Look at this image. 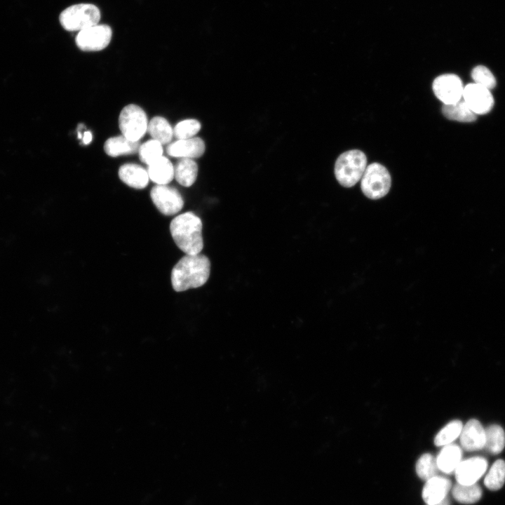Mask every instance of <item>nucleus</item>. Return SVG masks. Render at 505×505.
Returning <instances> with one entry per match:
<instances>
[{
	"label": "nucleus",
	"mask_w": 505,
	"mask_h": 505,
	"mask_svg": "<svg viewBox=\"0 0 505 505\" xmlns=\"http://www.w3.org/2000/svg\"><path fill=\"white\" fill-rule=\"evenodd\" d=\"M210 273V262L201 254L183 256L173 267L171 283L174 290L182 292L203 285Z\"/></svg>",
	"instance_id": "1"
},
{
	"label": "nucleus",
	"mask_w": 505,
	"mask_h": 505,
	"mask_svg": "<svg viewBox=\"0 0 505 505\" xmlns=\"http://www.w3.org/2000/svg\"><path fill=\"white\" fill-rule=\"evenodd\" d=\"M201 220L192 212L176 216L170 224V234L177 246L188 255L199 254L203 248Z\"/></svg>",
	"instance_id": "2"
},
{
	"label": "nucleus",
	"mask_w": 505,
	"mask_h": 505,
	"mask_svg": "<svg viewBox=\"0 0 505 505\" xmlns=\"http://www.w3.org/2000/svg\"><path fill=\"white\" fill-rule=\"evenodd\" d=\"M366 165L367 158L362 151H346L340 154L335 162V177L342 186L351 187L361 179Z\"/></svg>",
	"instance_id": "3"
},
{
	"label": "nucleus",
	"mask_w": 505,
	"mask_h": 505,
	"mask_svg": "<svg viewBox=\"0 0 505 505\" xmlns=\"http://www.w3.org/2000/svg\"><path fill=\"white\" fill-rule=\"evenodd\" d=\"M59 19L65 29L69 32H80L98 24L100 12L93 4H79L70 6L62 11Z\"/></svg>",
	"instance_id": "4"
},
{
	"label": "nucleus",
	"mask_w": 505,
	"mask_h": 505,
	"mask_svg": "<svg viewBox=\"0 0 505 505\" xmlns=\"http://www.w3.org/2000/svg\"><path fill=\"white\" fill-rule=\"evenodd\" d=\"M361 180L363 193L373 200L386 195L391 185V178L388 170L379 163L368 165Z\"/></svg>",
	"instance_id": "5"
},
{
	"label": "nucleus",
	"mask_w": 505,
	"mask_h": 505,
	"mask_svg": "<svg viewBox=\"0 0 505 505\" xmlns=\"http://www.w3.org/2000/svg\"><path fill=\"white\" fill-rule=\"evenodd\" d=\"M122 135L132 141H139L147 131V117L144 111L136 105L123 108L119 117Z\"/></svg>",
	"instance_id": "6"
},
{
	"label": "nucleus",
	"mask_w": 505,
	"mask_h": 505,
	"mask_svg": "<svg viewBox=\"0 0 505 505\" xmlns=\"http://www.w3.org/2000/svg\"><path fill=\"white\" fill-rule=\"evenodd\" d=\"M112 36L111 27L107 25H95L77 34L75 42L83 51H98L105 48Z\"/></svg>",
	"instance_id": "7"
},
{
	"label": "nucleus",
	"mask_w": 505,
	"mask_h": 505,
	"mask_svg": "<svg viewBox=\"0 0 505 505\" xmlns=\"http://www.w3.org/2000/svg\"><path fill=\"white\" fill-rule=\"evenodd\" d=\"M151 198L161 213L173 215L180 212L184 201L177 189L168 185L156 184L150 191Z\"/></svg>",
	"instance_id": "8"
},
{
	"label": "nucleus",
	"mask_w": 505,
	"mask_h": 505,
	"mask_svg": "<svg viewBox=\"0 0 505 505\" xmlns=\"http://www.w3.org/2000/svg\"><path fill=\"white\" fill-rule=\"evenodd\" d=\"M435 95L444 105H450L461 100L464 87L461 79L453 74H442L436 77L432 84Z\"/></svg>",
	"instance_id": "9"
},
{
	"label": "nucleus",
	"mask_w": 505,
	"mask_h": 505,
	"mask_svg": "<svg viewBox=\"0 0 505 505\" xmlns=\"http://www.w3.org/2000/svg\"><path fill=\"white\" fill-rule=\"evenodd\" d=\"M462 97L476 114L488 113L494 105V99L490 90L475 83H469L464 88Z\"/></svg>",
	"instance_id": "10"
},
{
	"label": "nucleus",
	"mask_w": 505,
	"mask_h": 505,
	"mask_svg": "<svg viewBox=\"0 0 505 505\" xmlns=\"http://www.w3.org/2000/svg\"><path fill=\"white\" fill-rule=\"evenodd\" d=\"M487 462L485 458L474 457L461 461L454 471L458 483L463 485L475 484L485 473Z\"/></svg>",
	"instance_id": "11"
},
{
	"label": "nucleus",
	"mask_w": 505,
	"mask_h": 505,
	"mask_svg": "<svg viewBox=\"0 0 505 505\" xmlns=\"http://www.w3.org/2000/svg\"><path fill=\"white\" fill-rule=\"evenodd\" d=\"M203 140L199 137L178 140L166 148L167 154L173 157L182 159L198 158L205 152Z\"/></svg>",
	"instance_id": "12"
},
{
	"label": "nucleus",
	"mask_w": 505,
	"mask_h": 505,
	"mask_svg": "<svg viewBox=\"0 0 505 505\" xmlns=\"http://www.w3.org/2000/svg\"><path fill=\"white\" fill-rule=\"evenodd\" d=\"M460 443L464 449L468 451H475L485 447V430L479 421L469 420L460 434Z\"/></svg>",
	"instance_id": "13"
},
{
	"label": "nucleus",
	"mask_w": 505,
	"mask_h": 505,
	"mask_svg": "<svg viewBox=\"0 0 505 505\" xmlns=\"http://www.w3.org/2000/svg\"><path fill=\"white\" fill-rule=\"evenodd\" d=\"M451 488V481L442 476H434L426 481L422 490V498L427 505L438 503L447 497Z\"/></svg>",
	"instance_id": "14"
},
{
	"label": "nucleus",
	"mask_w": 505,
	"mask_h": 505,
	"mask_svg": "<svg viewBox=\"0 0 505 505\" xmlns=\"http://www.w3.org/2000/svg\"><path fill=\"white\" fill-rule=\"evenodd\" d=\"M119 177L126 184L137 189L145 188L149 180L147 170L135 163L122 165L119 169Z\"/></svg>",
	"instance_id": "15"
},
{
	"label": "nucleus",
	"mask_w": 505,
	"mask_h": 505,
	"mask_svg": "<svg viewBox=\"0 0 505 505\" xmlns=\"http://www.w3.org/2000/svg\"><path fill=\"white\" fill-rule=\"evenodd\" d=\"M147 170L149 180L156 184L166 185L174 178V166L163 156L149 164Z\"/></svg>",
	"instance_id": "16"
},
{
	"label": "nucleus",
	"mask_w": 505,
	"mask_h": 505,
	"mask_svg": "<svg viewBox=\"0 0 505 505\" xmlns=\"http://www.w3.org/2000/svg\"><path fill=\"white\" fill-rule=\"evenodd\" d=\"M139 141H132L123 135L107 139L104 144L105 153L112 157L133 154L138 152Z\"/></svg>",
	"instance_id": "17"
},
{
	"label": "nucleus",
	"mask_w": 505,
	"mask_h": 505,
	"mask_svg": "<svg viewBox=\"0 0 505 505\" xmlns=\"http://www.w3.org/2000/svg\"><path fill=\"white\" fill-rule=\"evenodd\" d=\"M462 450L459 446L452 444L445 445L436 458L438 470L445 473H452L462 461Z\"/></svg>",
	"instance_id": "18"
},
{
	"label": "nucleus",
	"mask_w": 505,
	"mask_h": 505,
	"mask_svg": "<svg viewBox=\"0 0 505 505\" xmlns=\"http://www.w3.org/2000/svg\"><path fill=\"white\" fill-rule=\"evenodd\" d=\"M198 166L191 159H182L174 167V177L181 185L189 187L196 181Z\"/></svg>",
	"instance_id": "19"
},
{
	"label": "nucleus",
	"mask_w": 505,
	"mask_h": 505,
	"mask_svg": "<svg viewBox=\"0 0 505 505\" xmlns=\"http://www.w3.org/2000/svg\"><path fill=\"white\" fill-rule=\"evenodd\" d=\"M147 131L152 137L162 144L168 143L173 136V128L163 117L155 116L148 123Z\"/></svg>",
	"instance_id": "20"
},
{
	"label": "nucleus",
	"mask_w": 505,
	"mask_h": 505,
	"mask_svg": "<svg viewBox=\"0 0 505 505\" xmlns=\"http://www.w3.org/2000/svg\"><path fill=\"white\" fill-rule=\"evenodd\" d=\"M442 112L447 119L453 121L473 122L476 119V114L464 100H459L454 104L443 105Z\"/></svg>",
	"instance_id": "21"
},
{
	"label": "nucleus",
	"mask_w": 505,
	"mask_h": 505,
	"mask_svg": "<svg viewBox=\"0 0 505 505\" xmlns=\"http://www.w3.org/2000/svg\"><path fill=\"white\" fill-rule=\"evenodd\" d=\"M452 494L458 502L471 504L477 502L481 498L482 490L476 483L471 485L457 483L452 488Z\"/></svg>",
	"instance_id": "22"
},
{
	"label": "nucleus",
	"mask_w": 505,
	"mask_h": 505,
	"mask_svg": "<svg viewBox=\"0 0 505 505\" xmlns=\"http://www.w3.org/2000/svg\"><path fill=\"white\" fill-rule=\"evenodd\" d=\"M485 430L486 450L494 454L500 453L505 446V433L499 425H491Z\"/></svg>",
	"instance_id": "23"
},
{
	"label": "nucleus",
	"mask_w": 505,
	"mask_h": 505,
	"mask_svg": "<svg viewBox=\"0 0 505 505\" xmlns=\"http://www.w3.org/2000/svg\"><path fill=\"white\" fill-rule=\"evenodd\" d=\"M505 482V462L497 460L490 467L486 475L484 483L491 490H499Z\"/></svg>",
	"instance_id": "24"
},
{
	"label": "nucleus",
	"mask_w": 505,
	"mask_h": 505,
	"mask_svg": "<svg viewBox=\"0 0 505 505\" xmlns=\"http://www.w3.org/2000/svg\"><path fill=\"white\" fill-rule=\"evenodd\" d=\"M462 427V423L459 420H453L449 422L436 434L434 444L436 446H445L450 444L460 436Z\"/></svg>",
	"instance_id": "25"
},
{
	"label": "nucleus",
	"mask_w": 505,
	"mask_h": 505,
	"mask_svg": "<svg viewBox=\"0 0 505 505\" xmlns=\"http://www.w3.org/2000/svg\"><path fill=\"white\" fill-rule=\"evenodd\" d=\"M438 471L436 459L429 453L422 454L416 463L417 474L425 481L436 476Z\"/></svg>",
	"instance_id": "26"
},
{
	"label": "nucleus",
	"mask_w": 505,
	"mask_h": 505,
	"mask_svg": "<svg viewBox=\"0 0 505 505\" xmlns=\"http://www.w3.org/2000/svg\"><path fill=\"white\" fill-rule=\"evenodd\" d=\"M163 144L155 140H149L140 146L138 153L142 162L148 166L163 156Z\"/></svg>",
	"instance_id": "27"
},
{
	"label": "nucleus",
	"mask_w": 505,
	"mask_h": 505,
	"mask_svg": "<svg viewBox=\"0 0 505 505\" xmlns=\"http://www.w3.org/2000/svg\"><path fill=\"white\" fill-rule=\"evenodd\" d=\"M201 129V123L196 119L183 120L173 128V135L178 140L193 137Z\"/></svg>",
	"instance_id": "28"
},
{
	"label": "nucleus",
	"mask_w": 505,
	"mask_h": 505,
	"mask_svg": "<svg viewBox=\"0 0 505 505\" xmlns=\"http://www.w3.org/2000/svg\"><path fill=\"white\" fill-rule=\"evenodd\" d=\"M471 76L477 83L489 90L492 89L496 86V79L492 73L487 67L479 65L476 67L471 73Z\"/></svg>",
	"instance_id": "29"
},
{
	"label": "nucleus",
	"mask_w": 505,
	"mask_h": 505,
	"mask_svg": "<svg viewBox=\"0 0 505 505\" xmlns=\"http://www.w3.org/2000/svg\"><path fill=\"white\" fill-rule=\"evenodd\" d=\"M93 138V135L90 131H86L83 135V143L85 144H89Z\"/></svg>",
	"instance_id": "30"
},
{
	"label": "nucleus",
	"mask_w": 505,
	"mask_h": 505,
	"mask_svg": "<svg viewBox=\"0 0 505 505\" xmlns=\"http://www.w3.org/2000/svg\"><path fill=\"white\" fill-rule=\"evenodd\" d=\"M430 505H450V504L449 499H448L447 497L446 498H445V499H444L443 500H442L441 501H440V502H438V503H436V504H430Z\"/></svg>",
	"instance_id": "31"
}]
</instances>
